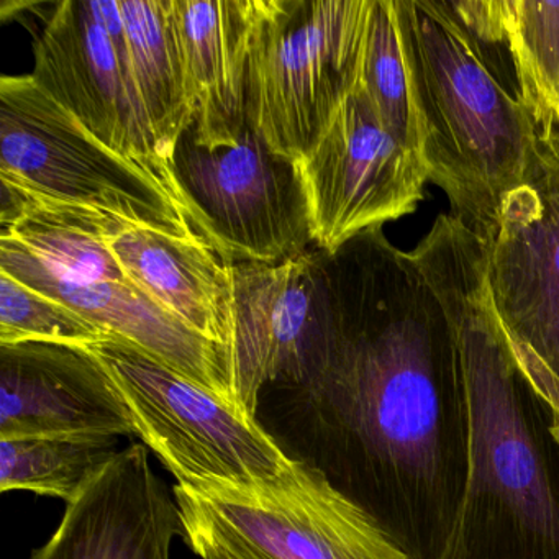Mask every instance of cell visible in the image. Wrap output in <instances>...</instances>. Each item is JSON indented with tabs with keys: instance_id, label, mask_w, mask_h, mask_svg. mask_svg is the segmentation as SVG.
Here are the masks:
<instances>
[{
	"instance_id": "d4e9b609",
	"label": "cell",
	"mask_w": 559,
	"mask_h": 559,
	"mask_svg": "<svg viewBox=\"0 0 559 559\" xmlns=\"http://www.w3.org/2000/svg\"><path fill=\"white\" fill-rule=\"evenodd\" d=\"M546 414V430H548L549 438H551L552 447L558 451L559 456V408L558 407H546L543 408Z\"/></svg>"
},
{
	"instance_id": "7c38bea8",
	"label": "cell",
	"mask_w": 559,
	"mask_h": 559,
	"mask_svg": "<svg viewBox=\"0 0 559 559\" xmlns=\"http://www.w3.org/2000/svg\"><path fill=\"white\" fill-rule=\"evenodd\" d=\"M178 536L185 525L175 492L153 469L148 448L133 443L67 503L31 559H171Z\"/></svg>"
},
{
	"instance_id": "ac0fdd59",
	"label": "cell",
	"mask_w": 559,
	"mask_h": 559,
	"mask_svg": "<svg viewBox=\"0 0 559 559\" xmlns=\"http://www.w3.org/2000/svg\"><path fill=\"white\" fill-rule=\"evenodd\" d=\"M0 241L73 283L132 284L110 250L133 222L86 205L41 201L0 182Z\"/></svg>"
},
{
	"instance_id": "4fadbf2b",
	"label": "cell",
	"mask_w": 559,
	"mask_h": 559,
	"mask_svg": "<svg viewBox=\"0 0 559 559\" xmlns=\"http://www.w3.org/2000/svg\"><path fill=\"white\" fill-rule=\"evenodd\" d=\"M228 348L235 401L258 417L261 392L299 379L316 330L313 251L280 263L231 266Z\"/></svg>"
},
{
	"instance_id": "9c48e42d",
	"label": "cell",
	"mask_w": 559,
	"mask_h": 559,
	"mask_svg": "<svg viewBox=\"0 0 559 559\" xmlns=\"http://www.w3.org/2000/svg\"><path fill=\"white\" fill-rule=\"evenodd\" d=\"M35 8L41 27L34 34L32 80L182 209L171 166L133 80L119 0H60Z\"/></svg>"
},
{
	"instance_id": "484cf974",
	"label": "cell",
	"mask_w": 559,
	"mask_h": 559,
	"mask_svg": "<svg viewBox=\"0 0 559 559\" xmlns=\"http://www.w3.org/2000/svg\"><path fill=\"white\" fill-rule=\"evenodd\" d=\"M555 136H556V139H558V142H559V129H558V130H556V132H555Z\"/></svg>"
},
{
	"instance_id": "cb8c5ba5",
	"label": "cell",
	"mask_w": 559,
	"mask_h": 559,
	"mask_svg": "<svg viewBox=\"0 0 559 559\" xmlns=\"http://www.w3.org/2000/svg\"><path fill=\"white\" fill-rule=\"evenodd\" d=\"M186 543L201 559H243L202 539H188Z\"/></svg>"
},
{
	"instance_id": "5b68a950",
	"label": "cell",
	"mask_w": 559,
	"mask_h": 559,
	"mask_svg": "<svg viewBox=\"0 0 559 559\" xmlns=\"http://www.w3.org/2000/svg\"><path fill=\"white\" fill-rule=\"evenodd\" d=\"M129 412L135 437L188 487L253 486L290 464L258 417L116 336L90 346Z\"/></svg>"
},
{
	"instance_id": "6da1fadb",
	"label": "cell",
	"mask_w": 559,
	"mask_h": 559,
	"mask_svg": "<svg viewBox=\"0 0 559 559\" xmlns=\"http://www.w3.org/2000/svg\"><path fill=\"white\" fill-rule=\"evenodd\" d=\"M316 257V330L299 379L258 420L421 559H437L463 480L450 320L382 227Z\"/></svg>"
},
{
	"instance_id": "3957f363",
	"label": "cell",
	"mask_w": 559,
	"mask_h": 559,
	"mask_svg": "<svg viewBox=\"0 0 559 559\" xmlns=\"http://www.w3.org/2000/svg\"><path fill=\"white\" fill-rule=\"evenodd\" d=\"M428 181L492 243L528 173L538 129L523 104L500 0H395Z\"/></svg>"
},
{
	"instance_id": "8992f818",
	"label": "cell",
	"mask_w": 559,
	"mask_h": 559,
	"mask_svg": "<svg viewBox=\"0 0 559 559\" xmlns=\"http://www.w3.org/2000/svg\"><path fill=\"white\" fill-rule=\"evenodd\" d=\"M185 542L243 559H421L371 513L297 461L253 486L176 484Z\"/></svg>"
},
{
	"instance_id": "8fae6325",
	"label": "cell",
	"mask_w": 559,
	"mask_h": 559,
	"mask_svg": "<svg viewBox=\"0 0 559 559\" xmlns=\"http://www.w3.org/2000/svg\"><path fill=\"white\" fill-rule=\"evenodd\" d=\"M299 166L313 243L323 251L414 214L428 181L420 156L388 132L359 87Z\"/></svg>"
},
{
	"instance_id": "277c9868",
	"label": "cell",
	"mask_w": 559,
	"mask_h": 559,
	"mask_svg": "<svg viewBox=\"0 0 559 559\" xmlns=\"http://www.w3.org/2000/svg\"><path fill=\"white\" fill-rule=\"evenodd\" d=\"M372 0H258L248 122L294 162L316 148L358 87Z\"/></svg>"
},
{
	"instance_id": "e0dca14e",
	"label": "cell",
	"mask_w": 559,
	"mask_h": 559,
	"mask_svg": "<svg viewBox=\"0 0 559 559\" xmlns=\"http://www.w3.org/2000/svg\"><path fill=\"white\" fill-rule=\"evenodd\" d=\"M110 250L133 286L228 355L234 264L199 237H176L142 225L117 235Z\"/></svg>"
},
{
	"instance_id": "7a4b0ae2",
	"label": "cell",
	"mask_w": 559,
	"mask_h": 559,
	"mask_svg": "<svg viewBox=\"0 0 559 559\" xmlns=\"http://www.w3.org/2000/svg\"><path fill=\"white\" fill-rule=\"evenodd\" d=\"M450 320L463 480L437 559H559V492L526 407L532 389L493 309L489 247L440 215L411 251Z\"/></svg>"
},
{
	"instance_id": "ffe728a7",
	"label": "cell",
	"mask_w": 559,
	"mask_h": 559,
	"mask_svg": "<svg viewBox=\"0 0 559 559\" xmlns=\"http://www.w3.org/2000/svg\"><path fill=\"white\" fill-rule=\"evenodd\" d=\"M117 437L0 438V492L57 497L70 503L119 453Z\"/></svg>"
},
{
	"instance_id": "44dd1931",
	"label": "cell",
	"mask_w": 559,
	"mask_h": 559,
	"mask_svg": "<svg viewBox=\"0 0 559 559\" xmlns=\"http://www.w3.org/2000/svg\"><path fill=\"white\" fill-rule=\"evenodd\" d=\"M520 94L538 133L559 129V2L500 0Z\"/></svg>"
},
{
	"instance_id": "30bf717a",
	"label": "cell",
	"mask_w": 559,
	"mask_h": 559,
	"mask_svg": "<svg viewBox=\"0 0 559 559\" xmlns=\"http://www.w3.org/2000/svg\"><path fill=\"white\" fill-rule=\"evenodd\" d=\"M493 309L539 407H559V142L538 133L489 245Z\"/></svg>"
},
{
	"instance_id": "2e32d148",
	"label": "cell",
	"mask_w": 559,
	"mask_h": 559,
	"mask_svg": "<svg viewBox=\"0 0 559 559\" xmlns=\"http://www.w3.org/2000/svg\"><path fill=\"white\" fill-rule=\"evenodd\" d=\"M258 0H175L194 116L202 143L237 139L248 126L247 83Z\"/></svg>"
},
{
	"instance_id": "9a60e30c",
	"label": "cell",
	"mask_w": 559,
	"mask_h": 559,
	"mask_svg": "<svg viewBox=\"0 0 559 559\" xmlns=\"http://www.w3.org/2000/svg\"><path fill=\"white\" fill-rule=\"evenodd\" d=\"M0 273L70 307L107 335L136 346L195 384L240 407L231 389L225 348L192 332L178 317L133 284L73 283L5 241H0Z\"/></svg>"
},
{
	"instance_id": "5bb4252c",
	"label": "cell",
	"mask_w": 559,
	"mask_h": 559,
	"mask_svg": "<svg viewBox=\"0 0 559 559\" xmlns=\"http://www.w3.org/2000/svg\"><path fill=\"white\" fill-rule=\"evenodd\" d=\"M135 437L126 405L87 348L0 345V438Z\"/></svg>"
},
{
	"instance_id": "d6986e66",
	"label": "cell",
	"mask_w": 559,
	"mask_h": 559,
	"mask_svg": "<svg viewBox=\"0 0 559 559\" xmlns=\"http://www.w3.org/2000/svg\"><path fill=\"white\" fill-rule=\"evenodd\" d=\"M133 80L159 145L173 150L194 116L175 0H119Z\"/></svg>"
},
{
	"instance_id": "52a82bcc",
	"label": "cell",
	"mask_w": 559,
	"mask_h": 559,
	"mask_svg": "<svg viewBox=\"0 0 559 559\" xmlns=\"http://www.w3.org/2000/svg\"><path fill=\"white\" fill-rule=\"evenodd\" d=\"M0 182L41 201L86 205L176 237H199L158 182L94 139L31 74L0 80Z\"/></svg>"
},
{
	"instance_id": "7402d4cb",
	"label": "cell",
	"mask_w": 559,
	"mask_h": 559,
	"mask_svg": "<svg viewBox=\"0 0 559 559\" xmlns=\"http://www.w3.org/2000/svg\"><path fill=\"white\" fill-rule=\"evenodd\" d=\"M358 87L388 132L421 158L420 126L402 51L395 0H372Z\"/></svg>"
},
{
	"instance_id": "ba28073f",
	"label": "cell",
	"mask_w": 559,
	"mask_h": 559,
	"mask_svg": "<svg viewBox=\"0 0 559 559\" xmlns=\"http://www.w3.org/2000/svg\"><path fill=\"white\" fill-rule=\"evenodd\" d=\"M171 171L192 227L227 263H280L313 243L299 162L274 152L250 122L224 143H202L186 127Z\"/></svg>"
},
{
	"instance_id": "603a6c76",
	"label": "cell",
	"mask_w": 559,
	"mask_h": 559,
	"mask_svg": "<svg viewBox=\"0 0 559 559\" xmlns=\"http://www.w3.org/2000/svg\"><path fill=\"white\" fill-rule=\"evenodd\" d=\"M106 338V332L70 307L0 273V345L51 343L90 348Z\"/></svg>"
}]
</instances>
